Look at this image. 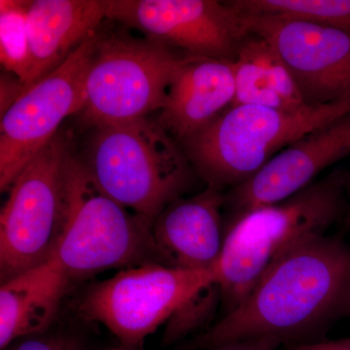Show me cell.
Masks as SVG:
<instances>
[{
    "instance_id": "8992f818",
    "label": "cell",
    "mask_w": 350,
    "mask_h": 350,
    "mask_svg": "<svg viewBox=\"0 0 350 350\" xmlns=\"http://www.w3.org/2000/svg\"><path fill=\"white\" fill-rule=\"evenodd\" d=\"M190 57L147 38L98 33L82 121L94 128L161 111L175 76Z\"/></svg>"
},
{
    "instance_id": "5bb4252c",
    "label": "cell",
    "mask_w": 350,
    "mask_h": 350,
    "mask_svg": "<svg viewBox=\"0 0 350 350\" xmlns=\"http://www.w3.org/2000/svg\"><path fill=\"white\" fill-rule=\"evenodd\" d=\"M234 93L231 62L191 56L175 76L157 122L180 144L231 107Z\"/></svg>"
},
{
    "instance_id": "cb8c5ba5",
    "label": "cell",
    "mask_w": 350,
    "mask_h": 350,
    "mask_svg": "<svg viewBox=\"0 0 350 350\" xmlns=\"http://www.w3.org/2000/svg\"><path fill=\"white\" fill-rule=\"evenodd\" d=\"M278 350H350V338L282 345Z\"/></svg>"
},
{
    "instance_id": "44dd1931",
    "label": "cell",
    "mask_w": 350,
    "mask_h": 350,
    "mask_svg": "<svg viewBox=\"0 0 350 350\" xmlns=\"http://www.w3.org/2000/svg\"><path fill=\"white\" fill-rule=\"evenodd\" d=\"M8 350H84V347L75 338L40 335L25 338Z\"/></svg>"
},
{
    "instance_id": "5b68a950",
    "label": "cell",
    "mask_w": 350,
    "mask_h": 350,
    "mask_svg": "<svg viewBox=\"0 0 350 350\" xmlns=\"http://www.w3.org/2000/svg\"><path fill=\"white\" fill-rule=\"evenodd\" d=\"M152 224L105 194L69 152L64 228L54 256L70 278L157 262Z\"/></svg>"
},
{
    "instance_id": "e0dca14e",
    "label": "cell",
    "mask_w": 350,
    "mask_h": 350,
    "mask_svg": "<svg viewBox=\"0 0 350 350\" xmlns=\"http://www.w3.org/2000/svg\"><path fill=\"white\" fill-rule=\"evenodd\" d=\"M236 105L295 111L306 107L280 53L268 39L251 32L232 62Z\"/></svg>"
},
{
    "instance_id": "7a4b0ae2",
    "label": "cell",
    "mask_w": 350,
    "mask_h": 350,
    "mask_svg": "<svg viewBox=\"0 0 350 350\" xmlns=\"http://www.w3.org/2000/svg\"><path fill=\"white\" fill-rule=\"evenodd\" d=\"M345 197V172L338 170L282 202L230 218L217 267L225 315L243 303L288 250L325 234L344 213Z\"/></svg>"
},
{
    "instance_id": "7402d4cb",
    "label": "cell",
    "mask_w": 350,
    "mask_h": 350,
    "mask_svg": "<svg viewBox=\"0 0 350 350\" xmlns=\"http://www.w3.org/2000/svg\"><path fill=\"white\" fill-rule=\"evenodd\" d=\"M1 98H0V111L1 116L9 109L16 100L22 96L23 85L17 76L11 75H1Z\"/></svg>"
},
{
    "instance_id": "ac0fdd59",
    "label": "cell",
    "mask_w": 350,
    "mask_h": 350,
    "mask_svg": "<svg viewBox=\"0 0 350 350\" xmlns=\"http://www.w3.org/2000/svg\"><path fill=\"white\" fill-rule=\"evenodd\" d=\"M239 13L303 21L350 31V0H232Z\"/></svg>"
},
{
    "instance_id": "ffe728a7",
    "label": "cell",
    "mask_w": 350,
    "mask_h": 350,
    "mask_svg": "<svg viewBox=\"0 0 350 350\" xmlns=\"http://www.w3.org/2000/svg\"><path fill=\"white\" fill-rule=\"evenodd\" d=\"M219 303H221L220 287L217 283H213L170 317L163 334V342L174 344L204 326L215 312Z\"/></svg>"
},
{
    "instance_id": "3957f363",
    "label": "cell",
    "mask_w": 350,
    "mask_h": 350,
    "mask_svg": "<svg viewBox=\"0 0 350 350\" xmlns=\"http://www.w3.org/2000/svg\"><path fill=\"white\" fill-rule=\"evenodd\" d=\"M93 129L82 162L105 194L153 225L190 186L194 170L180 144L147 118Z\"/></svg>"
},
{
    "instance_id": "603a6c76",
    "label": "cell",
    "mask_w": 350,
    "mask_h": 350,
    "mask_svg": "<svg viewBox=\"0 0 350 350\" xmlns=\"http://www.w3.org/2000/svg\"><path fill=\"white\" fill-rule=\"evenodd\" d=\"M282 345V342L278 338L261 337L220 345L211 350H278Z\"/></svg>"
},
{
    "instance_id": "ba28073f",
    "label": "cell",
    "mask_w": 350,
    "mask_h": 350,
    "mask_svg": "<svg viewBox=\"0 0 350 350\" xmlns=\"http://www.w3.org/2000/svg\"><path fill=\"white\" fill-rule=\"evenodd\" d=\"M213 283H217L215 269L194 271L149 262L96 283L83 296L78 312L133 347Z\"/></svg>"
},
{
    "instance_id": "484cf974",
    "label": "cell",
    "mask_w": 350,
    "mask_h": 350,
    "mask_svg": "<svg viewBox=\"0 0 350 350\" xmlns=\"http://www.w3.org/2000/svg\"><path fill=\"white\" fill-rule=\"evenodd\" d=\"M349 315H350V308H349Z\"/></svg>"
},
{
    "instance_id": "6da1fadb",
    "label": "cell",
    "mask_w": 350,
    "mask_h": 350,
    "mask_svg": "<svg viewBox=\"0 0 350 350\" xmlns=\"http://www.w3.org/2000/svg\"><path fill=\"white\" fill-rule=\"evenodd\" d=\"M350 308V247L317 234L283 254L231 313L182 350L273 337L283 345L313 342Z\"/></svg>"
},
{
    "instance_id": "d4e9b609",
    "label": "cell",
    "mask_w": 350,
    "mask_h": 350,
    "mask_svg": "<svg viewBox=\"0 0 350 350\" xmlns=\"http://www.w3.org/2000/svg\"><path fill=\"white\" fill-rule=\"evenodd\" d=\"M345 193L349 198V213H347V222L350 224V172H345Z\"/></svg>"
},
{
    "instance_id": "d6986e66",
    "label": "cell",
    "mask_w": 350,
    "mask_h": 350,
    "mask_svg": "<svg viewBox=\"0 0 350 350\" xmlns=\"http://www.w3.org/2000/svg\"><path fill=\"white\" fill-rule=\"evenodd\" d=\"M31 3L27 0L0 1V62L6 72L19 78L23 90L31 71L27 29V12Z\"/></svg>"
},
{
    "instance_id": "30bf717a",
    "label": "cell",
    "mask_w": 350,
    "mask_h": 350,
    "mask_svg": "<svg viewBox=\"0 0 350 350\" xmlns=\"http://www.w3.org/2000/svg\"><path fill=\"white\" fill-rule=\"evenodd\" d=\"M107 19L191 56L231 63L250 33L229 1L108 0Z\"/></svg>"
},
{
    "instance_id": "2e32d148",
    "label": "cell",
    "mask_w": 350,
    "mask_h": 350,
    "mask_svg": "<svg viewBox=\"0 0 350 350\" xmlns=\"http://www.w3.org/2000/svg\"><path fill=\"white\" fill-rule=\"evenodd\" d=\"M71 278L53 255L0 287V349L45 333L56 319Z\"/></svg>"
},
{
    "instance_id": "9a60e30c",
    "label": "cell",
    "mask_w": 350,
    "mask_h": 350,
    "mask_svg": "<svg viewBox=\"0 0 350 350\" xmlns=\"http://www.w3.org/2000/svg\"><path fill=\"white\" fill-rule=\"evenodd\" d=\"M108 0H33L27 12L31 71L23 94L51 75L107 19Z\"/></svg>"
},
{
    "instance_id": "4fadbf2b",
    "label": "cell",
    "mask_w": 350,
    "mask_h": 350,
    "mask_svg": "<svg viewBox=\"0 0 350 350\" xmlns=\"http://www.w3.org/2000/svg\"><path fill=\"white\" fill-rule=\"evenodd\" d=\"M226 193L211 187L169 204L152 225L157 262L184 269H215L222 254Z\"/></svg>"
},
{
    "instance_id": "7c38bea8",
    "label": "cell",
    "mask_w": 350,
    "mask_h": 350,
    "mask_svg": "<svg viewBox=\"0 0 350 350\" xmlns=\"http://www.w3.org/2000/svg\"><path fill=\"white\" fill-rule=\"evenodd\" d=\"M350 156V112L306 133L276 154L254 176L226 193L231 215L278 204L313 183L327 167Z\"/></svg>"
},
{
    "instance_id": "9c48e42d",
    "label": "cell",
    "mask_w": 350,
    "mask_h": 350,
    "mask_svg": "<svg viewBox=\"0 0 350 350\" xmlns=\"http://www.w3.org/2000/svg\"><path fill=\"white\" fill-rule=\"evenodd\" d=\"M98 32L61 66L27 90L1 116L0 189L7 192L18 174L57 135L64 120L86 103L88 73Z\"/></svg>"
},
{
    "instance_id": "277c9868",
    "label": "cell",
    "mask_w": 350,
    "mask_h": 350,
    "mask_svg": "<svg viewBox=\"0 0 350 350\" xmlns=\"http://www.w3.org/2000/svg\"><path fill=\"white\" fill-rule=\"evenodd\" d=\"M349 112L350 100L295 111L236 105L180 146L207 187L224 192L254 176L306 133Z\"/></svg>"
},
{
    "instance_id": "52a82bcc",
    "label": "cell",
    "mask_w": 350,
    "mask_h": 350,
    "mask_svg": "<svg viewBox=\"0 0 350 350\" xmlns=\"http://www.w3.org/2000/svg\"><path fill=\"white\" fill-rule=\"evenodd\" d=\"M61 135L18 174L0 213V280L49 260L64 228V172L69 153Z\"/></svg>"
},
{
    "instance_id": "8fae6325",
    "label": "cell",
    "mask_w": 350,
    "mask_h": 350,
    "mask_svg": "<svg viewBox=\"0 0 350 350\" xmlns=\"http://www.w3.org/2000/svg\"><path fill=\"white\" fill-rule=\"evenodd\" d=\"M241 15L248 31L268 39L280 53L306 105L350 100V31L284 18Z\"/></svg>"
}]
</instances>
